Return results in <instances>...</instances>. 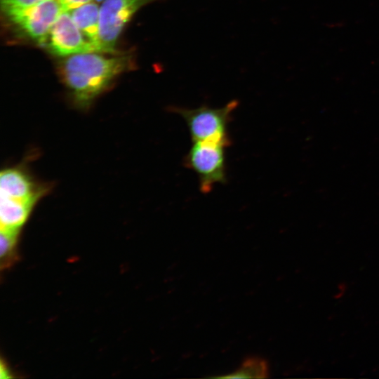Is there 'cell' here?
<instances>
[{
	"instance_id": "6da1fadb",
	"label": "cell",
	"mask_w": 379,
	"mask_h": 379,
	"mask_svg": "<svg viewBox=\"0 0 379 379\" xmlns=\"http://www.w3.org/2000/svg\"><path fill=\"white\" fill-rule=\"evenodd\" d=\"M130 55L106 57L98 52L69 56L62 63V77L74 105L87 109L112 81L131 65Z\"/></svg>"
},
{
	"instance_id": "7a4b0ae2",
	"label": "cell",
	"mask_w": 379,
	"mask_h": 379,
	"mask_svg": "<svg viewBox=\"0 0 379 379\" xmlns=\"http://www.w3.org/2000/svg\"><path fill=\"white\" fill-rule=\"evenodd\" d=\"M238 105V101L233 100L220 108L202 105L194 109L173 107L171 109L185 120L192 142L209 141L230 146L227 126Z\"/></svg>"
},
{
	"instance_id": "3957f363",
	"label": "cell",
	"mask_w": 379,
	"mask_h": 379,
	"mask_svg": "<svg viewBox=\"0 0 379 379\" xmlns=\"http://www.w3.org/2000/svg\"><path fill=\"white\" fill-rule=\"evenodd\" d=\"M228 145L214 142H193L184 164L197 174L199 189L209 193L213 187L227 181L225 149Z\"/></svg>"
},
{
	"instance_id": "277c9868",
	"label": "cell",
	"mask_w": 379,
	"mask_h": 379,
	"mask_svg": "<svg viewBox=\"0 0 379 379\" xmlns=\"http://www.w3.org/2000/svg\"><path fill=\"white\" fill-rule=\"evenodd\" d=\"M63 11L59 0H45L5 16L19 34L43 45L53 25Z\"/></svg>"
},
{
	"instance_id": "5b68a950",
	"label": "cell",
	"mask_w": 379,
	"mask_h": 379,
	"mask_svg": "<svg viewBox=\"0 0 379 379\" xmlns=\"http://www.w3.org/2000/svg\"><path fill=\"white\" fill-rule=\"evenodd\" d=\"M158 0H104L100 7L99 40L102 53H114L118 38L133 15Z\"/></svg>"
},
{
	"instance_id": "8992f818",
	"label": "cell",
	"mask_w": 379,
	"mask_h": 379,
	"mask_svg": "<svg viewBox=\"0 0 379 379\" xmlns=\"http://www.w3.org/2000/svg\"><path fill=\"white\" fill-rule=\"evenodd\" d=\"M43 46H45L51 53L58 56L98 52L85 38L72 19L70 12L67 11H64L59 15L51 28Z\"/></svg>"
},
{
	"instance_id": "52a82bcc",
	"label": "cell",
	"mask_w": 379,
	"mask_h": 379,
	"mask_svg": "<svg viewBox=\"0 0 379 379\" xmlns=\"http://www.w3.org/2000/svg\"><path fill=\"white\" fill-rule=\"evenodd\" d=\"M50 186L36 181L22 165L6 168L0 174L1 197L35 206Z\"/></svg>"
},
{
	"instance_id": "ba28073f",
	"label": "cell",
	"mask_w": 379,
	"mask_h": 379,
	"mask_svg": "<svg viewBox=\"0 0 379 379\" xmlns=\"http://www.w3.org/2000/svg\"><path fill=\"white\" fill-rule=\"evenodd\" d=\"M69 12L85 38L95 48L98 52L102 53L99 40L100 7L98 5L91 1L69 11Z\"/></svg>"
},
{
	"instance_id": "9c48e42d",
	"label": "cell",
	"mask_w": 379,
	"mask_h": 379,
	"mask_svg": "<svg viewBox=\"0 0 379 379\" xmlns=\"http://www.w3.org/2000/svg\"><path fill=\"white\" fill-rule=\"evenodd\" d=\"M34 206L8 198L0 199L1 230L20 232L27 220Z\"/></svg>"
},
{
	"instance_id": "30bf717a",
	"label": "cell",
	"mask_w": 379,
	"mask_h": 379,
	"mask_svg": "<svg viewBox=\"0 0 379 379\" xmlns=\"http://www.w3.org/2000/svg\"><path fill=\"white\" fill-rule=\"evenodd\" d=\"M270 375L268 362L262 357L251 356L246 357L237 369L220 378H267Z\"/></svg>"
},
{
	"instance_id": "8fae6325",
	"label": "cell",
	"mask_w": 379,
	"mask_h": 379,
	"mask_svg": "<svg viewBox=\"0 0 379 379\" xmlns=\"http://www.w3.org/2000/svg\"><path fill=\"white\" fill-rule=\"evenodd\" d=\"M19 232L0 230V257L1 266H6L17 243Z\"/></svg>"
},
{
	"instance_id": "7c38bea8",
	"label": "cell",
	"mask_w": 379,
	"mask_h": 379,
	"mask_svg": "<svg viewBox=\"0 0 379 379\" xmlns=\"http://www.w3.org/2000/svg\"><path fill=\"white\" fill-rule=\"evenodd\" d=\"M45 0H1V9L4 15L20 11Z\"/></svg>"
},
{
	"instance_id": "4fadbf2b",
	"label": "cell",
	"mask_w": 379,
	"mask_h": 379,
	"mask_svg": "<svg viewBox=\"0 0 379 379\" xmlns=\"http://www.w3.org/2000/svg\"><path fill=\"white\" fill-rule=\"evenodd\" d=\"M64 11H69L78 8L85 4L92 1V0H59Z\"/></svg>"
},
{
	"instance_id": "5bb4252c",
	"label": "cell",
	"mask_w": 379,
	"mask_h": 379,
	"mask_svg": "<svg viewBox=\"0 0 379 379\" xmlns=\"http://www.w3.org/2000/svg\"><path fill=\"white\" fill-rule=\"evenodd\" d=\"M0 378H10V375H8V371H7L6 368L4 366L3 361L1 363V367H0Z\"/></svg>"
},
{
	"instance_id": "9a60e30c",
	"label": "cell",
	"mask_w": 379,
	"mask_h": 379,
	"mask_svg": "<svg viewBox=\"0 0 379 379\" xmlns=\"http://www.w3.org/2000/svg\"><path fill=\"white\" fill-rule=\"evenodd\" d=\"M97 2H102L104 0H95Z\"/></svg>"
}]
</instances>
